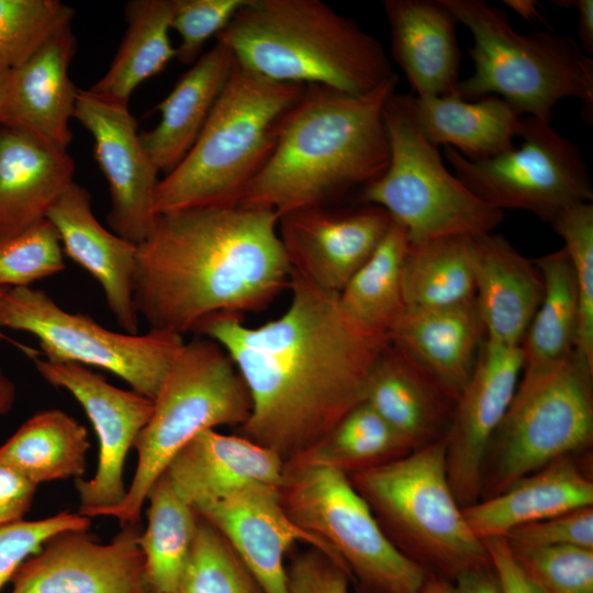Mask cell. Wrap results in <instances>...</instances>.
<instances>
[{"label":"cell","mask_w":593,"mask_h":593,"mask_svg":"<svg viewBox=\"0 0 593 593\" xmlns=\"http://www.w3.org/2000/svg\"><path fill=\"white\" fill-rule=\"evenodd\" d=\"M46 219L56 228L65 254L99 282L119 326L137 334L139 316L134 304L137 245L96 219L89 192L75 180L51 206Z\"/></svg>","instance_id":"20"},{"label":"cell","mask_w":593,"mask_h":593,"mask_svg":"<svg viewBox=\"0 0 593 593\" xmlns=\"http://www.w3.org/2000/svg\"><path fill=\"white\" fill-rule=\"evenodd\" d=\"M278 493L293 523L336 553L356 593H417L428 578L390 541L345 473L284 465Z\"/></svg>","instance_id":"11"},{"label":"cell","mask_w":593,"mask_h":593,"mask_svg":"<svg viewBox=\"0 0 593 593\" xmlns=\"http://www.w3.org/2000/svg\"><path fill=\"white\" fill-rule=\"evenodd\" d=\"M417 593H457V590L454 582L428 575Z\"/></svg>","instance_id":"53"},{"label":"cell","mask_w":593,"mask_h":593,"mask_svg":"<svg viewBox=\"0 0 593 593\" xmlns=\"http://www.w3.org/2000/svg\"><path fill=\"white\" fill-rule=\"evenodd\" d=\"M593 440V367L575 351L557 369L519 379L481 468L480 499L502 493L551 461L588 450Z\"/></svg>","instance_id":"10"},{"label":"cell","mask_w":593,"mask_h":593,"mask_svg":"<svg viewBox=\"0 0 593 593\" xmlns=\"http://www.w3.org/2000/svg\"><path fill=\"white\" fill-rule=\"evenodd\" d=\"M544 295L521 344V379L551 372L574 351L579 325V299L572 265L564 248L534 260Z\"/></svg>","instance_id":"31"},{"label":"cell","mask_w":593,"mask_h":593,"mask_svg":"<svg viewBox=\"0 0 593 593\" xmlns=\"http://www.w3.org/2000/svg\"><path fill=\"white\" fill-rule=\"evenodd\" d=\"M5 288H0V298L3 294ZM0 340L8 342L12 345H14L18 349H20L22 353H24L27 357H30L32 360L38 356H41V351L37 349H34L32 347H29L22 343H19L11 337L7 336L0 329Z\"/></svg>","instance_id":"55"},{"label":"cell","mask_w":593,"mask_h":593,"mask_svg":"<svg viewBox=\"0 0 593 593\" xmlns=\"http://www.w3.org/2000/svg\"><path fill=\"white\" fill-rule=\"evenodd\" d=\"M398 83L395 75L363 94L305 86L238 204L272 210L280 217L377 180L390 159L383 108Z\"/></svg>","instance_id":"3"},{"label":"cell","mask_w":593,"mask_h":593,"mask_svg":"<svg viewBox=\"0 0 593 593\" xmlns=\"http://www.w3.org/2000/svg\"><path fill=\"white\" fill-rule=\"evenodd\" d=\"M504 539L512 551L555 546L593 549V506L516 527Z\"/></svg>","instance_id":"45"},{"label":"cell","mask_w":593,"mask_h":593,"mask_svg":"<svg viewBox=\"0 0 593 593\" xmlns=\"http://www.w3.org/2000/svg\"><path fill=\"white\" fill-rule=\"evenodd\" d=\"M291 302L257 327L217 314L193 331L231 357L251 402L240 436L271 449L284 463L322 440L363 402L367 382L390 343L342 307L338 293L291 270Z\"/></svg>","instance_id":"1"},{"label":"cell","mask_w":593,"mask_h":593,"mask_svg":"<svg viewBox=\"0 0 593 593\" xmlns=\"http://www.w3.org/2000/svg\"><path fill=\"white\" fill-rule=\"evenodd\" d=\"M89 446L85 426L61 410L46 409L29 417L0 446V460L37 486L81 479Z\"/></svg>","instance_id":"32"},{"label":"cell","mask_w":593,"mask_h":593,"mask_svg":"<svg viewBox=\"0 0 593 593\" xmlns=\"http://www.w3.org/2000/svg\"><path fill=\"white\" fill-rule=\"evenodd\" d=\"M194 508L225 537L265 593H288L284 560L298 541L321 550L346 571L328 545L288 516L278 486L251 483Z\"/></svg>","instance_id":"19"},{"label":"cell","mask_w":593,"mask_h":593,"mask_svg":"<svg viewBox=\"0 0 593 593\" xmlns=\"http://www.w3.org/2000/svg\"><path fill=\"white\" fill-rule=\"evenodd\" d=\"M139 523L107 544L87 530H65L16 570L10 593H147Z\"/></svg>","instance_id":"16"},{"label":"cell","mask_w":593,"mask_h":593,"mask_svg":"<svg viewBox=\"0 0 593 593\" xmlns=\"http://www.w3.org/2000/svg\"><path fill=\"white\" fill-rule=\"evenodd\" d=\"M519 137V147L488 159L469 160L449 146L444 156L473 194L502 211H529L550 224L564 208L592 202L589 167L573 142L532 116Z\"/></svg>","instance_id":"13"},{"label":"cell","mask_w":593,"mask_h":593,"mask_svg":"<svg viewBox=\"0 0 593 593\" xmlns=\"http://www.w3.org/2000/svg\"><path fill=\"white\" fill-rule=\"evenodd\" d=\"M74 118L91 134L94 158L109 184V227L141 244L157 217L155 193L160 171L141 142L128 102L79 89Z\"/></svg>","instance_id":"15"},{"label":"cell","mask_w":593,"mask_h":593,"mask_svg":"<svg viewBox=\"0 0 593 593\" xmlns=\"http://www.w3.org/2000/svg\"><path fill=\"white\" fill-rule=\"evenodd\" d=\"M147 526L138 539L147 593L171 592L183 571L198 524L197 510L174 489L166 472L150 488Z\"/></svg>","instance_id":"35"},{"label":"cell","mask_w":593,"mask_h":593,"mask_svg":"<svg viewBox=\"0 0 593 593\" xmlns=\"http://www.w3.org/2000/svg\"><path fill=\"white\" fill-rule=\"evenodd\" d=\"M175 0H132L125 4L127 29L108 69L90 90L127 101L133 91L176 58L169 31Z\"/></svg>","instance_id":"33"},{"label":"cell","mask_w":593,"mask_h":593,"mask_svg":"<svg viewBox=\"0 0 593 593\" xmlns=\"http://www.w3.org/2000/svg\"><path fill=\"white\" fill-rule=\"evenodd\" d=\"M216 42L280 82L363 94L396 75L376 37L320 0H246Z\"/></svg>","instance_id":"4"},{"label":"cell","mask_w":593,"mask_h":593,"mask_svg":"<svg viewBox=\"0 0 593 593\" xmlns=\"http://www.w3.org/2000/svg\"><path fill=\"white\" fill-rule=\"evenodd\" d=\"M503 3L513 9L517 14L527 21L541 19L538 7L539 3L533 0H504Z\"/></svg>","instance_id":"52"},{"label":"cell","mask_w":593,"mask_h":593,"mask_svg":"<svg viewBox=\"0 0 593 593\" xmlns=\"http://www.w3.org/2000/svg\"><path fill=\"white\" fill-rule=\"evenodd\" d=\"M74 15L59 0H0V61L18 68Z\"/></svg>","instance_id":"40"},{"label":"cell","mask_w":593,"mask_h":593,"mask_svg":"<svg viewBox=\"0 0 593 593\" xmlns=\"http://www.w3.org/2000/svg\"><path fill=\"white\" fill-rule=\"evenodd\" d=\"M75 53L76 37L67 24L12 69L2 124L49 149L67 152L72 138L69 121L79 91L68 72Z\"/></svg>","instance_id":"21"},{"label":"cell","mask_w":593,"mask_h":593,"mask_svg":"<svg viewBox=\"0 0 593 593\" xmlns=\"http://www.w3.org/2000/svg\"><path fill=\"white\" fill-rule=\"evenodd\" d=\"M278 221L272 210L240 204L157 214L137 245L138 316L183 336L213 315L268 305L291 273Z\"/></svg>","instance_id":"2"},{"label":"cell","mask_w":593,"mask_h":593,"mask_svg":"<svg viewBox=\"0 0 593 593\" xmlns=\"http://www.w3.org/2000/svg\"><path fill=\"white\" fill-rule=\"evenodd\" d=\"M288 593H348V573L321 550L309 547L287 566Z\"/></svg>","instance_id":"46"},{"label":"cell","mask_w":593,"mask_h":593,"mask_svg":"<svg viewBox=\"0 0 593 593\" xmlns=\"http://www.w3.org/2000/svg\"><path fill=\"white\" fill-rule=\"evenodd\" d=\"M363 402L413 450L445 439L457 403L391 340L370 372Z\"/></svg>","instance_id":"25"},{"label":"cell","mask_w":593,"mask_h":593,"mask_svg":"<svg viewBox=\"0 0 593 593\" xmlns=\"http://www.w3.org/2000/svg\"><path fill=\"white\" fill-rule=\"evenodd\" d=\"M75 161L30 135L0 124V239L46 219L74 181Z\"/></svg>","instance_id":"28"},{"label":"cell","mask_w":593,"mask_h":593,"mask_svg":"<svg viewBox=\"0 0 593 593\" xmlns=\"http://www.w3.org/2000/svg\"><path fill=\"white\" fill-rule=\"evenodd\" d=\"M34 366L51 385L68 391L81 405L98 437L96 473L76 480L79 514L107 516L125 499L123 480L125 459L147 424L153 400L135 391L110 384L89 368L36 357Z\"/></svg>","instance_id":"14"},{"label":"cell","mask_w":593,"mask_h":593,"mask_svg":"<svg viewBox=\"0 0 593 593\" xmlns=\"http://www.w3.org/2000/svg\"><path fill=\"white\" fill-rule=\"evenodd\" d=\"M348 478L390 541L428 575L454 582L491 564L450 486L445 439Z\"/></svg>","instance_id":"7"},{"label":"cell","mask_w":593,"mask_h":593,"mask_svg":"<svg viewBox=\"0 0 593 593\" xmlns=\"http://www.w3.org/2000/svg\"><path fill=\"white\" fill-rule=\"evenodd\" d=\"M407 247L405 230L392 221L377 249L338 293L343 310L359 324L389 334L404 312L402 271Z\"/></svg>","instance_id":"36"},{"label":"cell","mask_w":593,"mask_h":593,"mask_svg":"<svg viewBox=\"0 0 593 593\" xmlns=\"http://www.w3.org/2000/svg\"><path fill=\"white\" fill-rule=\"evenodd\" d=\"M304 85L268 79L236 61L200 135L159 180L157 214L199 206L237 205L269 159Z\"/></svg>","instance_id":"5"},{"label":"cell","mask_w":593,"mask_h":593,"mask_svg":"<svg viewBox=\"0 0 593 593\" xmlns=\"http://www.w3.org/2000/svg\"><path fill=\"white\" fill-rule=\"evenodd\" d=\"M2 327L34 335L46 359L104 369L152 400L184 342L180 335L154 329L145 334L108 329L31 287L5 288L0 298Z\"/></svg>","instance_id":"12"},{"label":"cell","mask_w":593,"mask_h":593,"mask_svg":"<svg viewBox=\"0 0 593 593\" xmlns=\"http://www.w3.org/2000/svg\"><path fill=\"white\" fill-rule=\"evenodd\" d=\"M169 593H265V591L225 537L200 516L186 566L176 588Z\"/></svg>","instance_id":"38"},{"label":"cell","mask_w":593,"mask_h":593,"mask_svg":"<svg viewBox=\"0 0 593 593\" xmlns=\"http://www.w3.org/2000/svg\"><path fill=\"white\" fill-rule=\"evenodd\" d=\"M391 223V216L376 205L349 212L321 205L280 216L278 233L292 271L339 293L377 249Z\"/></svg>","instance_id":"18"},{"label":"cell","mask_w":593,"mask_h":593,"mask_svg":"<svg viewBox=\"0 0 593 593\" xmlns=\"http://www.w3.org/2000/svg\"><path fill=\"white\" fill-rule=\"evenodd\" d=\"M474 238L454 236L412 244L403 264L406 309H437L475 300Z\"/></svg>","instance_id":"34"},{"label":"cell","mask_w":593,"mask_h":593,"mask_svg":"<svg viewBox=\"0 0 593 593\" xmlns=\"http://www.w3.org/2000/svg\"><path fill=\"white\" fill-rule=\"evenodd\" d=\"M36 488L0 460V526L23 519L31 508Z\"/></svg>","instance_id":"47"},{"label":"cell","mask_w":593,"mask_h":593,"mask_svg":"<svg viewBox=\"0 0 593 593\" xmlns=\"http://www.w3.org/2000/svg\"><path fill=\"white\" fill-rule=\"evenodd\" d=\"M390 146L384 172L359 193V202L383 209L412 244L492 233L504 212L473 194L449 171L438 146L419 128L407 94L393 93L383 108Z\"/></svg>","instance_id":"9"},{"label":"cell","mask_w":593,"mask_h":593,"mask_svg":"<svg viewBox=\"0 0 593 593\" xmlns=\"http://www.w3.org/2000/svg\"><path fill=\"white\" fill-rule=\"evenodd\" d=\"M153 403L133 447L137 465L125 499L107 515L121 526L139 523L150 488L194 436L220 426L238 428L251 410L247 387L231 357L199 335L178 349Z\"/></svg>","instance_id":"8"},{"label":"cell","mask_w":593,"mask_h":593,"mask_svg":"<svg viewBox=\"0 0 593 593\" xmlns=\"http://www.w3.org/2000/svg\"><path fill=\"white\" fill-rule=\"evenodd\" d=\"M475 301L484 338L505 346H521L539 307L544 286L534 261L501 235L474 238Z\"/></svg>","instance_id":"27"},{"label":"cell","mask_w":593,"mask_h":593,"mask_svg":"<svg viewBox=\"0 0 593 593\" xmlns=\"http://www.w3.org/2000/svg\"><path fill=\"white\" fill-rule=\"evenodd\" d=\"M89 517L68 511L35 521L20 519L0 526V593L20 566L53 536L65 530H88Z\"/></svg>","instance_id":"43"},{"label":"cell","mask_w":593,"mask_h":593,"mask_svg":"<svg viewBox=\"0 0 593 593\" xmlns=\"http://www.w3.org/2000/svg\"><path fill=\"white\" fill-rule=\"evenodd\" d=\"M522 369L521 346L483 339L445 436L447 477L462 508L480 499L484 455L514 398Z\"/></svg>","instance_id":"17"},{"label":"cell","mask_w":593,"mask_h":593,"mask_svg":"<svg viewBox=\"0 0 593 593\" xmlns=\"http://www.w3.org/2000/svg\"><path fill=\"white\" fill-rule=\"evenodd\" d=\"M16 390L12 380L0 369V415L8 413L15 401Z\"/></svg>","instance_id":"51"},{"label":"cell","mask_w":593,"mask_h":593,"mask_svg":"<svg viewBox=\"0 0 593 593\" xmlns=\"http://www.w3.org/2000/svg\"><path fill=\"white\" fill-rule=\"evenodd\" d=\"M283 467L271 449L240 435L206 429L181 448L165 472L176 492L198 507L251 483L278 486Z\"/></svg>","instance_id":"22"},{"label":"cell","mask_w":593,"mask_h":593,"mask_svg":"<svg viewBox=\"0 0 593 593\" xmlns=\"http://www.w3.org/2000/svg\"><path fill=\"white\" fill-rule=\"evenodd\" d=\"M246 0H175L171 30L179 35L176 58L192 65L205 42L222 32Z\"/></svg>","instance_id":"44"},{"label":"cell","mask_w":593,"mask_h":593,"mask_svg":"<svg viewBox=\"0 0 593 593\" xmlns=\"http://www.w3.org/2000/svg\"><path fill=\"white\" fill-rule=\"evenodd\" d=\"M412 451L401 435L371 406L361 402L315 446L284 465L324 466L349 477Z\"/></svg>","instance_id":"37"},{"label":"cell","mask_w":593,"mask_h":593,"mask_svg":"<svg viewBox=\"0 0 593 593\" xmlns=\"http://www.w3.org/2000/svg\"><path fill=\"white\" fill-rule=\"evenodd\" d=\"M550 224L564 242L577 283L579 325L574 351L593 367V204L569 205Z\"/></svg>","instance_id":"39"},{"label":"cell","mask_w":593,"mask_h":593,"mask_svg":"<svg viewBox=\"0 0 593 593\" xmlns=\"http://www.w3.org/2000/svg\"><path fill=\"white\" fill-rule=\"evenodd\" d=\"M473 38V72L457 83L465 100L496 96L518 114L551 123L556 104L567 98L593 113V59L574 38L545 31L521 34L504 11L484 0H440Z\"/></svg>","instance_id":"6"},{"label":"cell","mask_w":593,"mask_h":593,"mask_svg":"<svg viewBox=\"0 0 593 593\" xmlns=\"http://www.w3.org/2000/svg\"><path fill=\"white\" fill-rule=\"evenodd\" d=\"M502 593H539L529 582L504 538L483 540Z\"/></svg>","instance_id":"48"},{"label":"cell","mask_w":593,"mask_h":593,"mask_svg":"<svg viewBox=\"0 0 593 593\" xmlns=\"http://www.w3.org/2000/svg\"><path fill=\"white\" fill-rule=\"evenodd\" d=\"M389 337L457 402L474 370L484 328L473 300L447 307H405Z\"/></svg>","instance_id":"23"},{"label":"cell","mask_w":593,"mask_h":593,"mask_svg":"<svg viewBox=\"0 0 593 593\" xmlns=\"http://www.w3.org/2000/svg\"><path fill=\"white\" fill-rule=\"evenodd\" d=\"M391 55L417 97L455 92L461 53L457 21L440 0H385Z\"/></svg>","instance_id":"24"},{"label":"cell","mask_w":593,"mask_h":593,"mask_svg":"<svg viewBox=\"0 0 593 593\" xmlns=\"http://www.w3.org/2000/svg\"><path fill=\"white\" fill-rule=\"evenodd\" d=\"M64 269L59 235L47 219L0 239V288L30 287Z\"/></svg>","instance_id":"41"},{"label":"cell","mask_w":593,"mask_h":593,"mask_svg":"<svg viewBox=\"0 0 593 593\" xmlns=\"http://www.w3.org/2000/svg\"><path fill=\"white\" fill-rule=\"evenodd\" d=\"M552 3L577 11L579 45L591 57L593 54V0H552Z\"/></svg>","instance_id":"50"},{"label":"cell","mask_w":593,"mask_h":593,"mask_svg":"<svg viewBox=\"0 0 593 593\" xmlns=\"http://www.w3.org/2000/svg\"><path fill=\"white\" fill-rule=\"evenodd\" d=\"M512 552L539 593H593V549L555 546Z\"/></svg>","instance_id":"42"},{"label":"cell","mask_w":593,"mask_h":593,"mask_svg":"<svg viewBox=\"0 0 593 593\" xmlns=\"http://www.w3.org/2000/svg\"><path fill=\"white\" fill-rule=\"evenodd\" d=\"M588 506H593V482L575 455H568L462 512L471 530L483 541L504 538L516 527Z\"/></svg>","instance_id":"26"},{"label":"cell","mask_w":593,"mask_h":593,"mask_svg":"<svg viewBox=\"0 0 593 593\" xmlns=\"http://www.w3.org/2000/svg\"><path fill=\"white\" fill-rule=\"evenodd\" d=\"M12 69L0 61V124L3 123Z\"/></svg>","instance_id":"54"},{"label":"cell","mask_w":593,"mask_h":593,"mask_svg":"<svg viewBox=\"0 0 593 593\" xmlns=\"http://www.w3.org/2000/svg\"><path fill=\"white\" fill-rule=\"evenodd\" d=\"M410 109L424 135L436 146H449L469 160L512 150L523 119L496 96L465 100L445 96L407 94Z\"/></svg>","instance_id":"30"},{"label":"cell","mask_w":593,"mask_h":593,"mask_svg":"<svg viewBox=\"0 0 593 593\" xmlns=\"http://www.w3.org/2000/svg\"><path fill=\"white\" fill-rule=\"evenodd\" d=\"M454 583L457 593H502L497 575L491 564L465 571Z\"/></svg>","instance_id":"49"},{"label":"cell","mask_w":593,"mask_h":593,"mask_svg":"<svg viewBox=\"0 0 593 593\" xmlns=\"http://www.w3.org/2000/svg\"><path fill=\"white\" fill-rule=\"evenodd\" d=\"M235 64L232 52L216 42L157 105L158 124L139 133V138L159 171L170 172L193 146Z\"/></svg>","instance_id":"29"}]
</instances>
